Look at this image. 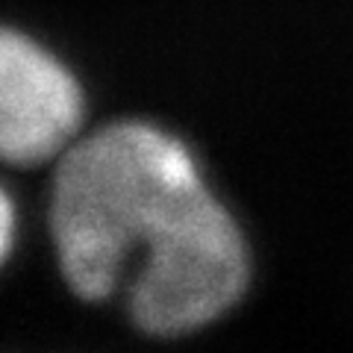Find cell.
Wrapping results in <instances>:
<instances>
[{"instance_id":"1","label":"cell","mask_w":353,"mask_h":353,"mask_svg":"<svg viewBox=\"0 0 353 353\" xmlns=\"http://www.w3.org/2000/svg\"><path fill=\"white\" fill-rule=\"evenodd\" d=\"M48 227L62 280L85 303L109 301L136 253L130 289L194 285L241 236L185 141L141 118L103 124L57 159Z\"/></svg>"},{"instance_id":"3","label":"cell","mask_w":353,"mask_h":353,"mask_svg":"<svg viewBox=\"0 0 353 353\" xmlns=\"http://www.w3.org/2000/svg\"><path fill=\"white\" fill-rule=\"evenodd\" d=\"M0 256L9 259L12 253V245H15V201L12 194L3 189V197H0Z\"/></svg>"},{"instance_id":"2","label":"cell","mask_w":353,"mask_h":353,"mask_svg":"<svg viewBox=\"0 0 353 353\" xmlns=\"http://www.w3.org/2000/svg\"><path fill=\"white\" fill-rule=\"evenodd\" d=\"M85 92L74 71L24 30L0 32V157L18 168L59 159L77 141Z\"/></svg>"}]
</instances>
